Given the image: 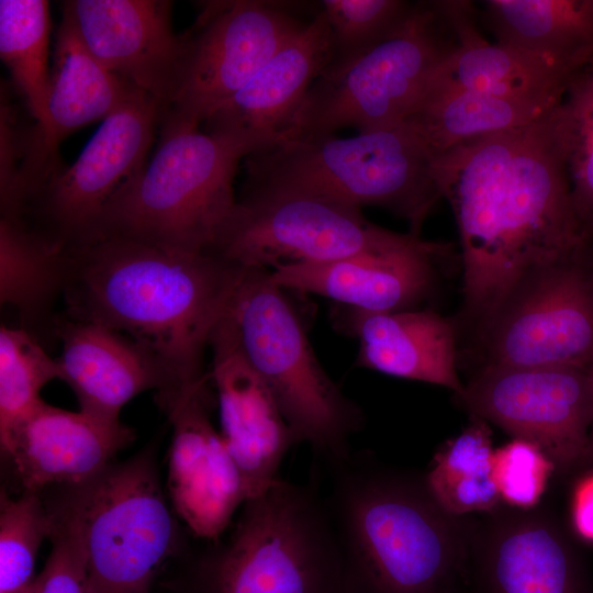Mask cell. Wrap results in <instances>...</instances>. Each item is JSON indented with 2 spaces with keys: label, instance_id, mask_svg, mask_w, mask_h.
Returning a JSON list of instances; mask_svg holds the SVG:
<instances>
[{
  "label": "cell",
  "instance_id": "cell-36",
  "mask_svg": "<svg viewBox=\"0 0 593 593\" xmlns=\"http://www.w3.org/2000/svg\"><path fill=\"white\" fill-rule=\"evenodd\" d=\"M48 511L53 548L30 593H94L72 530L58 515Z\"/></svg>",
  "mask_w": 593,
  "mask_h": 593
},
{
  "label": "cell",
  "instance_id": "cell-16",
  "mask_svg": "<svg viewBox=\"0 0 593 593\" xmlns=\"http://www.w3.org/2000/svg\"><path fill=\"white\" fill-rule=\"evenodd\" d=\"M63 16L87 49L110 71L157 100L163 110L176 96L184 38L171 24L165 0H71Z\"/></svg>",
  "mask_w": 593,
  "mask_h": 593
},
{
  "label": "cell",
  "instance_id": "cell-1",
  "mask_svg": "<svg viewBox=\"0 0 593 593\" xmlns=\"http://www.w3.org/2000/svg\"><path fill=\"white\" fill-rule=\"evenodd\" d=\"M556 108L434 156L459 231L463 315L480 332L526 278L592 240L573 208Z\"/></svg>",
  "mask_w": 593,
  "mask_h": 593
},
{
  "label": "cell",
  "instance_id": "cell-14",
  "mask_svg": "<svg viewBox=\"0 0 593 593\" xmlns=\"http://www.w3.org/2000/svg\"><path fill=\"white\" fill-rule=\"evenodd\" d=\"M458 399L472 416L537 445L556 469L590 461L592 367L482 366Z\"/></svg>",
  "mask_w": 593,
  "mask_h": 593
},
{
  "label": "cell",
  "instance_id": "cell-27",
  "mask_svg": "<svg viewBox=\"0 0 593 593\" xmlns=\"http://www.w3.org/2000/svg\"><path fill=\"white\" fill-rule=\"evenodd\" d=\"M484 20L496 43L581 64L593 59L586 0H488Z\"/></svg>",
  "mask_w": 593,
  "mask_h": 593
},
{
  "label": "cell",
  "instance_id": "cell-25",
  "mask_svg": "<svg viewBox=\"0 0 593 593\" xmlns=\"http://www.w3.org/2000/svg\"><path fill=\"white\" fill-rule=\"evenodd\" d=\"M584 65L491 44L475 27L438 67L425 96L434 91L468 90L513 98H562L570 79Z\"/></svg>",
  "mask_w": 593,
  "mask_h": 593
},
{
  "label": "cell",
  "instance_id": "cell-30",
  "mask_svg": "<svg viewBox=\"0 0 593 593\" xmlns=\"http://www.w3.org/2000/svg\"><path fill=\"white\" fill-rule=\"evenodd\" d=\"M49 32L47 1H0L1 59L23 94L37 128L46 124Z\"/></svg>",
  "mask_w": 593,
  "mask_h": 593
},
{
  "label": "cell",
  "instance_id": "cell-7",
  "mask_svg": "<svg viewBox=\"0 0 593 593\" xmlns=\"http://www.w3.org/2000/svg\"><path fill=\"white\" fill-rule=\"evenodd\" d=\"M220 325L269 388L298 443L309 444L326 463L346 457L350 437L363 425L362 412L320 363L269 270L244 268Z\"/></svg>",
  "mask_w": 593,
  "mask_h": 593
},
{
  "label": "cell",
  "instance_id": "cell-3",
  "mask_svg": "<svg viewBox=\"0 0 593 593\" xmlns=\"http://www.w3.org/2000/svg\"><path fill=\"white\" fill-rule=\"evenodd\" d=\"M333 470L323 496L350 593H468L471 558L465 528L423 480L351 455Z\"/></svg>",
  "mask_w": 593,
  "mask_h": 593
},
{
  "label": "cell",
  "instance_id": "cell-22",
  "mask_svg": "<svg viewBox=\"0 0 593 593\" xmlns=\"http://www.w3.org/2000/svg\"><path fill=\"white\" fill-rule=\"evenodd\" d=\"M333 313L336 327L359 342L358 366L462 393L454 322L429 310L370 313L336 305Z\"/></svg>",
  "mask_w": 593,
  "mask_h": 593
},
{
  "label": "cell",
  "instance_id": "cell-31",
  "mask_svg": "<svg viewBox=\"0 0 593 593\" xmlns=\"http://www.w3.org/2000/svg\"><path fill=\"white\" fill-rule=\"evenodd\" d=\"M555 113L573 208L593 239V59L572 76Z\"/></svg>",
  "mask_w": 593,
  "mask_h": 593
},
{
  "label": "cell",
  "instance_id": "cell-32",
  "mask_svg": "<svg viewBox=\"0 0 593 593\" xmlns=\"http://www.w3.org/2000/svg\"><path fill=\"white\" fill-rule=\"evenodd\" d=\"M57 359L25 328H0V437L30 414L43 400L42 389L61 380Z\"/></svg>",
  "mask_w": 593,
  "mask_h": 593
},
{
  "label": "cell",
  "instance_id": "cell-21",
  "mask_svg": "<svg viewBox=\"0 0 593 593\" xmlns=\"http://www.w3.org/2000/svg\"><path fill=\"white\" fill-rule=\"evenodd\" d=\"M133 439V430L121 422L43 401L0 443L25 491L38 493L48 485H76L92 478Z\"/></svg>",
  "mask_w": 593,
  "mask_h": 593
},
{
  "label": "cell",
  "instance_id": "cell-18",
  "mask_svg": "<svg viewBox=\"0 0 593 593\" xmlns=\"http://www.w3.org/2000/svg\"><path fill=\"white\" fill-rule=\"evenodd\" d=\"M53 331L61 344V380L72 389L80 411L120 423L122 407L144 391H156L165 413L177 402V385L166 365L131 337L65 315L54 320Z\"/></svg>",
  "mask_w": 593,
  "mask_h": 593
},
{
  "label": "cell",
  "instance_id": "cell-10",
  "mask_svg": "<svg viewBox=\"0 0 593 593\" xmlns=\"http://www.w3.org/2000/svg\"><path fill=\"white\" fill-rule=\"evenodd\" d=\"M406 235L374 225L360 208L325 195L244 187L209 251L242 268L271 271L382 250Z\"/></svg>",
  "mask_w": 593,
  "mask_h": 593
},
{
  "label": "cell",
  "instance_id": "cell-34",
  "mask_svg": "<svg viewBox=\"0 0 593 593\" xmlns=\"http://www.w3.org/2000/svg\"><path fill=\"white\" fill-rule=\"evenodd\" d=\"M412 4L402 0L321 1L320 10L333 42L329 64L348 60L385 37L407 15Z\"/></svg>",
  "mask_w": 593,
  "mask_h": 593
},
{
  "label": "cell",
  "instance_id": "cell-11",
  "mask_svg": "<svg viewBox=\"0 0 593 593\" xmlns=\"http://www.w3.org/2000/svg\"><path fill=\"white\" fill-rule=\"evenodd\" d=\"M163 107L135 90L108 115L76 161L54 171L22 220L56 250L91 239L116 191L145 166Z\"/></svg>",
  "mask_w": 593,
  "mask_h": 593
},
{
  "label": "cell",
  "instance_id": "cell-6",
  "mask_svg": "<svg viewBox=\"0 0 593 593\" xmlns=\"http://www.w3.org/2000/svg\"><path fill=\"white\" fill-rule=\"evenodd\" d=\"M159 125L153 157L110 199L91 239L114 235L209 251L237 202L233 180L243 157L174 111L163 110Z\"/></svg>",
  "mask_w": 593,
  "mask_h": 593
},
{
  "label": "cell",
  "instance_id": "cell-40",
  "mask_svg": "<svg viewBox=\"0 0 593 593\" xmlns=\"http://www.w3.org/2000/svg\"><path fill=\"white\" fill-rule=\"evenodd\" d=\"M592 249H593V239H592Z\"/></svg>",
  "mask_w": 593,
  "mask_h": 593
},
{
  "label": "cell",
  "instance_id": "cell-29",
  "mask_svg": "<svg viewBox=\"0 0 593 593\" xmlns=\"http://www.w3.org/2000/svg\"><path fill=\"white\" fill-rule=\"evenodd\" d=\"M470 424L434 456L424 478L427 491L448 514L490 512L501 501L492 475L494 449L488 422Z\"/></svg>",
  "mask_w": 593,
  "mask_h": 593
},
{
  "label": "cell",
  "instance_id": "cell-37",
  "mask_svg": "<svg viewBox=\"0 0 593 593\" xmlns=\"http://www.w3.org/2000/svg\"><path fill=\"white\" fill-rule=\"evenodd\" d=\"M572 522L581 537L593 541V472L584 475L574 489Z\"/></svg>",
  "mask_w": 593,
  "mask_h": 593
},
{
  "label": "cell",
  "instance_id": "cell-38",
  "mask_svg": "<svg viewBox=\"0 0 593 593\" xmlns=\"http://www.w3.org/2000/svg\"><path fill=\"white\" fill-rule=\"evenodd\" d=\"M586 4H588V10H589L592 23H593V0H586Z\"/></svg>",
  "mask_w": 593,
  "mask_h": 593
},
{
  "label": "cell",
  "instance_id": "cell-20",
  "mask_svg": "<svg viewBox=\"0 0 593 593\" xmlns=\"http://www.w3.org/2000/svg\"><path fill=\"white\" fill-rule=\"evenodd\" d=\"M210 348L221 435L240 472L248 501L279 478L284 456L299 443L269 388L220 323Z\"/></svg>",
  "mask_w": 593,
  "mask_h": 593
},
{
  "label": "cell",
  "instance_id": "cell-28",
  "mask_svg": "<svg viewBox=\"0 0 593 593\" xmlns=\"http://www.w3.org/2000/svg\"><path fill=\"white\" fill-rule=\"evenodd\" d=\"M63 251L21 219L0 216V302L16 309L27 326L49 316L61 295Z\"/></svg>",
  "mask_w": 593,
  "mask_h": 593
},
{
  "label": "cell",
  "instance_id": "cell-5",
  "mask_svg": "<svg viewBox=\"0 0 593 593\" xmlns=\"http://www.w3.org/2000/svg\"><path fill=\"white\" fill-rule=\"evenodd\" d=\"M434 154L409 121L351 137L294 138L246 157L245 188L295 190L383 208L419 236L441 193Z\"/></svg>",
  "mask_w": 593,
  "mask_h": 593
},
{
  "label": "cell",
  "instance_id": "cell-23",
  "mask_svg": "<svg viewBox=\"0 0 593 593\" xmlns=\"http://www.w3.org/2000/svg\"><path fill=\"white\" fill-rule=\"evenodd\" d=\"M472 593H584L577 562L558 530L535 516L497 524L473 548Z\"/></svg>",
  "mask_w": 593,
  "mask_h": 593
},
{
  "label": "cell",
  "instance_id": "cell-15",
  "mask_svg": "<svg viewBox=\"0 0 593 593\" xmlns=\"http://www.w3.org/2000/svg\"><path fill=\"white\" fill-rule=\"evenodd\" d=\"M332 57L331 30L318 9L204 122L205 132L232 146L243 158L278 145L289 134L307 90Z\"/></svg>",
  "mask_w": 593,
  "mask_h": 593
},
{
  "label": "cell",
  "instance_id": "cell-4",
  "mask_svg": "<svg viewBox=\"0 0 593 593\" xmlns=\"http://www.w3.org/2000/svg\"><path fill=\"white\" fill-rule=\"evenodd\" d=\"M473 26L468 1L413 3L385 37L322 71L282 142L329 135L344 127L366 132L405 121L438 67Z\"/></svg>",
  "mask_w": 593,
  "mask_h": 593
},
{
  "label": "cell",
  "instance_id": "cell-26",
  "mask_svg": "<svg viewBox=\"0 0 593 593\" xmlns=\"http://www.w3.org/2000/svg\"><path fill=\"white\" fill-rule=\"evenodd\" d=\"M562 98H513L468 90L427 93L406 119L435 155L475 138L532 124Z\"/></svg>",
  "mask_w": 593,
  "mask_h": 593
},
{
  "label": "cell",
  "instance_id": "cell-9",
  "mask_svg": "<svg viewBox=\"0 0 593 593\" xmlns=\"http://www.w3.org/2000/svg\"><path fill=\"white\" fill-rule=\"evenodd\" d=\"M66 488L49 510L72 530L93 592L148 593L177 539L152 460L111 463Z\"/></svg>",
  "mask_w": 593,
  "mask_h": 593
},
{
  "label": "cell",
  "instance_id": "cell-12",
  "mask_svg": "<svg viewBox=\"0 0 593 593\" xmlns=\"http://www.w3.org/2000/svg\"><path fill=\"white\" fill-rule=\"evenodd\" d=\"M481 336L483 366L592 367V240L526 278Z\"/></svg>",
  "mask_w": 593,
  "mask_h": 593
},
{
  "label": "cell",
  "instance_id": "cell-19",
  "mask_svg": "<svg viewBox=\"0 0 593 593\" xmlns=\"http://www.w3.org/2000/svg\"><path fill=\"white\" fill-rule=\"evenodd\" d=\"M444 244L409 233L399 244L323 264L278 267L271 280L282 289L317 294L337 305L370 313L412 310L430 292Z\"/></svg>",
  "mask_w": 593,
  "mask_h": 593
},
{
  "label": "cell",
  "instance_id": "cell-39",
  "mask_svg": "<svg viewBox=\"0 0 593 593\" xmlns=\"http://www.w3.org/2000/svg\"><path fill=\"white\" fill-rule=\"evenodd\" d=\"M593 368V366H592ZM593 460V425L591 430V455H590V461Z\"/></svg>",
  "mask_w": 593,
  "mask_h": 593
},
{
  "label": "cell",
  "instance_id": "cell-13",
  "mask_svg": "<svg viewBox=\"0 0 593 593\" xmlns=\"http://www.w3.org/2000/svg\"><path fill=\"white\" fill-rule=\"evenodd\" d=\"M296 2L206 1L183 34L184 52L176 96L169 108L204 123L309 21Z\"/></svg>",
  "mask_w": 593,
  "mask_h": 593
},
{
  "label": "cell",
  "instance_id": "cell-2",
  "mask_svg": "<svg viewBox=\"0 0 593 593\" xmlns=\"http://www.w3.org/2000/svg\"><path fill=\"white\" fill-rule=\"evenodd\" d=\"M61 251L65 316L104 325L150 350L170 371L178 401L210 380L204 351L244 268L211 251L114 235Z\"/></svg>",
  "mask_w": 593,
  "mask_h": 593
},
{
  "label": "cell",
  "instance_id": "cell-17",
  "mask_svg": "<svg viewBox=\"0 0 593 593\" xmlns=\"http://www.w3.org/2000/svg\"><path fill=\"white\" fill-rule=\"evenodd\" d=\"M211 383L212 379L167 413L172 425L168 491L174 510L191 533L215 541L247 494L240 472L211 422L215 401Z\"/></svg>",
  "mask_w": 593,
  "mask_h": 593
},
{
  "label": "cell",
  "instance_id": "cell-8",
  "mask_svg": "<svg viewBox=\"0 0 593 593\" xmlns=\"http://www.w3.org/2000/svg\"><path fill=\"white\" fill-rule=\"evenodd\" d=\"M200 593H350L325 501L277 478L244 503L228 542L206 559Z\"/></svg>",
  "mask_w": 593,
  "mask_h": 593
},
{
  "label": "cell",
  "instance_id": "cell-35",
  "mask_svg": "<svg viewBox=\"0 0 593 593\" xmlns=\"http://www.w3.org/2000/svg\"><path fill=\"white\" fill-rule=\"evenodd\" d=\"M555 469L544 450L525 439L494 449L492 475L500 500L515 508L535 507Z\"/></svg>",
  "mask_w": 593,
  "mask_h": 593
},
{
  "label": "cell",
  "instance_id": "cell-33",
  "mask_svg": "<svg viewBox=\"0 0 593 593\" xmlns=\"http://www.w3.org/2000/svg\"><path fill=\"white\" fill-rule=\"evenodd\" d=\"M52 532V517L36 492L0 496V593H30L38 549Z\"/></svg>",
  "mask_w": 593,
  "mask_h": 593
},
{
  "label": "cell",
  "instance_id": "cell-24",
  "mask_svg": "<svg viewBox=\"0 0 593 593\" xmlns=\"http://www.w3.org/2000/svg\"><path fill=\"white\" fill-rule=\"evenodd\" d=\"M135 90L87 49L75 27L63 16L49 76L46 124L31 131L32 159L41 175L59 167L56 149L67 135L104 120Z\"/></svg>",
  "mask_w": 593,
  "mask_h": 593
}]
</instances>
